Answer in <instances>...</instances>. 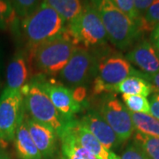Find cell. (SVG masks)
<instances>
[{
    "mask_svg": "<svg viewBox=\"0 0 159 159\" xmlns=\"http://www.w3.org/2000/svg\"><path fill=\"white\" fill-rule=\"evenodd\" d=\"M66 23L56 11L42 2L38 8L21 20L20 34L25 41V51L32 62L34 51L41 44L63 34Z\"/></svg>",
    "mask_w": 159,
    "mask_h": 159,
    "instance_id": "6da1fadb",
    "label": "cell"
},
{
    "mask_svg": "<svg viewBox=\"0 0 159 159\" xmlns=\"http://www.w3.org/2000/svg\"><path fill=\"white\" fill-rule=\"evenodd\" d=\"M96 75L92 81V94L98 96L107 93H115L117 87L127 77L140 75L141 72L132 66L128 60L121 53L104 49V46L97 48Z\"/></svg>",
    "mask_w": 159,
    "mask_h": 159,
    "instance_id": "7a4b0ae2",
    "label": "cell"
},
{
    "mask_svg": "<svg viewBox=\"0 0 159 159\" xmlns=\"http://www.w3.org/2000/svg\"><path fill=\"white\" fill-rule=\"evenodd\" d=\"M97 9L107 33L108 41L120 51L133 45L142 34L138 24L127 17L111 0H89Z\"/></svg>",
    "mask_w": 159,
    "mask_h": 159,
    "instance_id": "3957f363",
    "label": "cell"
},
{
    "mask_svg": "<svg viewBox=\"0 0 159 159\" xmlns=\"http://www.w3.org/2000/svg\"><path fill=\"white\" fill-rule=\"evenodd\" d=\"M77 45L66 31L49 40L34 51L32 63L37 74L48 77L57 76L68 63Z\"/></svg>",
    "mask_w": 159,
    "mask_h": 159,
    "instance_id": "277c9868",
    "label": "cell"
},
{
    "mask_svg": "<svg viewBox=\"0 0 159 159\" xmlns=\"http://www.w3.org/2000/svg\"><path fill=\"white\" fill-rule=\"evenodd\" d=\"M20 91L23 95L26 114L35 121L50 126L59 135L67 122L65 121L42 89L37 76H33L29 82L20 89Z\"/></svg>",
    "mask_w": 159,
    "mask_h": 159,
    "instance_id": "5b68a950",
    "label": "cell"
},
{
    "mask_svg": "<svg viewBox=\"0 0 159 159\" xmlns=\"http://www.w3.org/2000/svg\"><path fill=\"white\" fill-rule=\"evenodd\" d=\"M66 32L76 45L86 49H97L106 45L108 36L97 9L86 1L79 15L69 22Z\"/></svg>",
    "mask_w": 159,
    "mask_h": 159,
    "instance_id": "8992f818",
    "label": "cell"
},
{
    "mask_svg": "<svg viewBox=\"0 0 159 159\" xmlns=\"http://www.w3.org/2000/svg\"><path fill=\"white\" fill-rule=\"evenodd\" d=\"M97 60V49L89 50L77 46L68 63L57 75L58 80L70 89L88 87L95 78Z\"/></svg>",
    "mask_w": 159,
    "mask_h": 159,
    "instance_id": "52a82bcc",
    "label": "cell"
},
{
    "mask_svg": "<svg viewBox=\"0 0 159 159\" xmlns=\"http://www.w3.org/2000/svg\"><path fill=\"white\" fill-rule=\"evenodd\" d=\"M108 125L123 142L133 136L135 132L132 122L130 111L114 93L102 94L97 102V110Z\"/></svg>",
    "mask_w": 159,
    "mask_h": 159,
    "instance_id": "ba28073f",
    "label": "cell"
},
{
    "mask_svg": "<svg viewBox=\"0 0 159 159\" xmlns=\"http://www.w3.org/2000/svg\"><path fill=\"white\" fill-rule=\"evenodd\" d=\"M25 115L20 89L6 88L0 95V141H13L15 132Z\"/></svg>",
    "mask_w": 159,
    "mask_h": 159,
    "instance_id": "9c48e42d",
    "label": "cell"
},
{
    "mask_svg": "<svg viewBox=\"0 0 159 159\" xmlns=\"http://www.w3.org/2000/svg\"><path fill=\"white\" fill-rule=\"evenodd\" d=\"M36 76L42 89L65 121L68 123L74 120L75 115L80 113L83 107L74 100L72 90L53 77L43 74H36Z\"/></svg>",
    "mask_w": 159,
    "mask_h": 159,
    "instance_id": "30bf717a",
    "label": "cell"
},
{
    "mask_svg": "<svg viewBox=\"0 0 159 159\" xmlns=\"http://www.w3.org/2000/svg\"><path fill=\"white\" fill-rule=\"evenodd\" d=\"M25 121L29 134L40 151L43 159H57L59 139L50 126L35 121L25 112Z\"/></svg>",
    "mask_w": 159,
    "mask_h": 159,
    "instance_id": "8fae6325",
    "label": "cell"
},
{
    "mask_svg": "<svg viewBox=\"0 0 159 159\" xmlns=\"http://www.w3.org/2000/svg\"><path fill=\"white\" fill-rule=\"evenodd\" d=\"M79 121L109 150H115L122 145L116 133L96 110H88Z\"/></svg>",
    "mask_w": 159,
    "mask_h": 159,
    "instance_id": "7c38bea8",
    "label": "cell"
},
{
    "mask_svg": "<svg viewBox=\"0 0 159 159\" xmlns=\"http://www.w3.org/2000/svg\"><path fill=\"white\" fill-rule=\"evenodd\" d=\"M125 57L142 74H154L159 72V52L149 40L138 42Z\"/></svg>",
    "mask_w": 159,
    "mask_h": 159,
    "instance_id": "4fadbf2b",
    "label": "cell"
},
{
    "mask_svg": "<svg viewBox=\"0 0 159 159\" xmlns=\"http://www.w3.org/2000/svg\"><path fill=\"white\" fill-rule=\"evenodd\" d=\"M31 60L27 51H18L11 57L6 67V87L10 89H20L29 82Z\"/></svg>",
    "mask_w": 159,
    "mask_h": 159,
    "instance_id": "5bb4252c",
    "label": "cell"
},
{
    "mask_svg": "<svg viewBox=\"0 0 159 159\" xmlns=\"http://www.w3.org/2000/svg\"><path fill=\"white\" fill-rule=\"evenodd\" d=\"M58 139L60 159H98L77 140L72 126V121L66 124L58 135Z\"/></svg>",
    "mask_w": 159,
    "mask_h": 159,
    "instance_id": "9a60e30c",
    "label": "cell"
},
{
    "mask_svg": "<svg viewBox=\"0 0 159 159\" xmlns=\"http://www.w3.org/2000/svg\"><path fill=\"white\" fill-rule=\"evenodd\" d=\"M72 126L79 142L87 148L89 151L94 156H96L98 159H120L119 156L115 154L113 151L109 150L104 148L100 142L97 140V138L91 134L85 126L80 123L79 120L74 119L72 121Z\"/></svg>",
    "mask_w": 159,
    "mask_h": 159,
    "instance_id": "2e32d148",
    "label": "cell"
},
{
    "mask_svg": "<svg viewBox=\"0 0 159 159\" xmlns=\"http://www.w3.org/2000/svg\"><path fill=\"white\" fill-rule=\"evenodd\" d=\"M13 144L19 159H43L42 155L29 134L25 121V115L16 129Z\"/></svg>",
    "mask_w": 159,
    "mask_h": 159,
    "instance_id": "e0dca14e",
    "label": "cell"
},
{
    "mask_svg": "<svg viewBox=\"0 0 159 159\" xmlns=\"http://www.w3.org/2000/svg\"><path fill=\"white\" fill-rule=\"evenodd\" d=\"M116 92L122 95H135L147 97L154 90L151 84L142 77V73H141L140 75H132L120 82L116 89Z\"/></svg>",
    "mask_w": 159,
    "mask_h": 159,
    "instance_id": "ac0fdd59",
    "label": "cell"
},
{
    "mask_svg": "<svg viewBox=\"0 0 159 159\" xmlns=\"http://www.w3.org/2000/svg\"><path fill=\"white\" fill-rule=\"evenodd\" d=\"M68 24L77 17L82 10L80 0H43Z\"/></svg>",
    "mask_w": 159,
    "mask_h": 159,
    "instance_id": "d6986e66",
    "label": "cell"
},
{
    "mask_svg": "<svg viewBox=\"0 0 159 159\" xmlns=\"http://www.w3.org/2000/svg\"><path fill=\"white\" fill-rule=\"evenodd\" d=\"M134 130L143 134L159 137V120L148 113L130 112Z\"/></svg>",
    "mask_w": 159,
    "mask_h": 159,
    "instance_id": "ffe728a7",
    "label": "cell"
},
{
    "mask_svg": "<svg viewBox=\"0 0 159 159\" xmlns=\"http://www.w3.org/2000/svg\"><path fill=\"white\" fill-rule=\"evenodd\" d=\"M133 142L142 150L148 159H159V137L134 132Z\"/></svg>",
    "mask_w": 159,
    "mask_h": 159,
    "instance_id": "44dd1931",
    "label": "cell"
},
{
    "mask_svg": "<svg viewBox=\"0 0 159 159\" xmlns=\"http://www.w3.org/2000/svg\"><path fill=\"white\" fill-rule=\"evenodd\" d=\"M159 25V0H153L142 15L140 29L142 31H152Z\"/></svg>",
    "mask_w": 159,
    "mask_h": 159,
    "instance_id": "7402d4cb",
    "label": "cell"
},
{
    "mask_svg": "<svg viewBox=\"0 0 159 159\" xmlns=\"http://www.w3.org/2000/svg\"><path fill=\"white\" fill-rule=\"evenodd\" d=\"M125 108L130 112L149 114V101L147 97L135 95H122Z\"/></svg>",
    "mask_w": 159,
    "mask_h": 159,
    "instance_id": "603a6c76",
    "label": "cell"
},
{
    "mask_svg": "<svg viewBox=\"0 0 159 159\" xmlns=\"http://www.w3.org/2000/svg\"><path fill=\"white\" fill-rule=\"evenodd\" d=\"M17 17L8 0H0V29H13L17 25Z\"/></svg>",
    "mask_w": 159,
    "mask_h": 159,
    "instance_id": "cb8c5ba5",
    "label": "cell"
},
{
    "mask_svg": "<svg viewBox=\"0 0 159 159\" xmlns=\"http://www.w3.org/2000/svg\"><path fill=\"white\" fill-rule=\"evenodd\" d=\"M19 19L22 20L34 11L43 0H8Z\"/></svg>",
    "mask_w": 159,
    "mask_h": 159,
    "instance_id": "d4e9b609",
    "label": "cell"
},
{
    "mask_svg": "<svg viewBox=\"0 0 159 159\" xmlns=\"http://www.w3.org/2000/svg\"><path fill=\"white\" fill-rule=\"evenodd\" d=\"M115 6L119 8L121 11H123L127 17H129L134 22L140 25L141 17L139 16L135 6L134 0H111ZM140 27V26H139Z\"/></svg>",
    "mask_w": 159,
    "mask_h": 159,
    "instance_id": "484cf974",
    "label": "cell"
},
{
    "mask_svg": "<svg viewBox=\"0 0 159 159\" xmlns=\"http://www.w3.org/2000/svg\"><path fill=\"white\" fill-rule=\"evenodd\" d=\"M119 157L120 159H148L133 142L126 144L119 155Z\"/></svg>",
    "mask_w": 159,
    "mask_h": 159,
    "instance_id": "4316f807",
    "label": "cell"
},
{
    "mask_svg": "<svg viewBox=\"0 0 159 159\" xmlns=\"http://www.w3.org/2000/svg\"><path fill=\"white\" fill-rule=\"evenodd\" d=\"M72 90V95L74 99L76 102L82 105V107H87L89 106V102H87V95H88V87H77L74 88Z\"/></svg>",
    "mask_w": 159,
    "mask_h": 159,
    "instance_id": "83f0119b",
    "label": "cell"
},
{
    "mask_svg": "<svg viewBox=\"0 0 159 159\" xmlns=\"http://www.w3.org/2000/svg\"><path fill=\"white\" fill-rule=\"evenodd\" d=\"M149 114L159 120V93L155 92L149 99Z\"/></svg>",
    "mask_w": 159,
    "mask_h": 159,
    "instance_id": "f1b7e54d",
    "label": "cell"
},
{
    "mask_svg": "<svg viewBox=\"0 0 159 159\" xmlns=\"http://www.w3.org/2000/svg\"><path fill=\"white\" fill-rule=\"evenodd\" d=\"M152 1L153 0H134L135 9H136L137 12L141 19H142V15L144 14V12L148 9L149 5L152 3Z\"/></svg>",
    "mask_w": 159,
    "mask_h": 159,
    "instance_id": "f546056e",
    "label": "cell"
},
{
    "mask_svg": "<svg viewBox=\"0 0 159 159\" xmlns=\"http://www.w3.org/2000/svg\"><path fill=\"white\" fill-rule=\"evenodd\" d=\"M142 77L151 84L154 92L159 93V72L154 74H142Z\"/></svg>",
    "mask_w": 159,
    "mask_h": 159,
    "instance_id": "4dcf8cb0",
    "label": "cell"
},
{
    "mask_svg": "<svg viewBox=\"0 0 159 159\" xmlns=\"http://www.w3.org/2000/svg\"><path fill=\"white\" fill-rule=\"evenodd\" d=\"M152 44L159 52V25L157 26L150 33V40Z\"/></svg>",
    "mask_w": 159,
    "mask_h": 159,
    "instance_id": "1f68e13d",
    "label": "cell"
},
{
    "mask_svg": "<svg viewBox=\"0 0 159 159\" xmlns=\"http://www.w3.org/2000/svg\"><path fill=\"white\" fill-rule=\"evenodd\" d=\"M0 159H11L8 154L2 148H0Z\"/></svg>",
    "mask_w": 159,
    "mask_h": 159,
    "instance_id": "d6a6232c",
    "label": "cell"
},
{
    "mask_svg": "<svg viewBox=\"0 0 159 159\" xmlns=\"http://www.w3.org/2000/svg\"><path fill=\"white\" fill-rule=\"evenodd\" d=\"M1 65H2V51L0 48V74H1Z\"/></svg>",
    "mask_w": 159,
    "mask_h": 159,
    "instance_id": "836d02e7",
    "label": "cell"
}]
</instances>
